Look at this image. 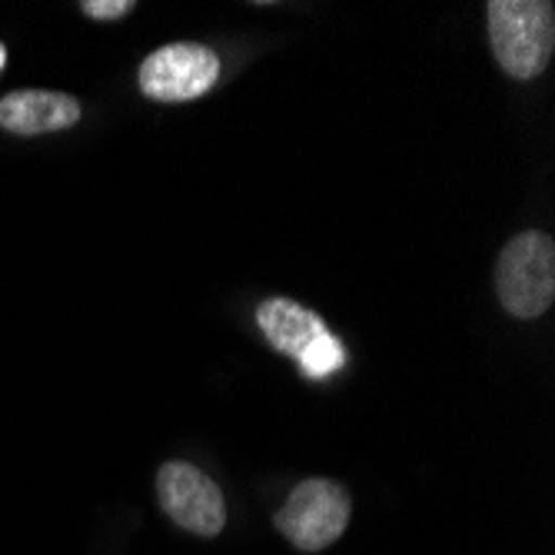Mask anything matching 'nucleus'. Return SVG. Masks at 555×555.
Returning a JSON list of instances; mask_svg holds the SVG:
<instances>
[{
  "label": "nucleus",
  "mask_w": 555,
  "mask_h": 555,
  "mask_svg": "<svg viewBox=\"0 0 555 555\" xmlns=\"http://www.w3.org/2000/svg\"><path fill=\"white\" fill-rule=\"evenodd\" d=\"M164 513L193 535H220L227 526V502L217 482L190 463H164L157 473Z\"/></svg>",
  "instance_id": "5"
},
{
  "label": "nucleus",
  "mask_w": 555,
  "mask_h": 555,
  "mask_svg": "<svg viewBox=\"0 0 555 555\" xmlns=\"http://www.w3.org/2000/svg\"><path fill=\"white\" fill-rule=\"evenodd\" d=\"M4 64H8V50H4V43H0V70H4Z\"/></svg>",
  "instance_id": "10"
},
{
  "label": "nucleus",
  "mask_w": 555,
  "mask_h": 555,
  "mask_svg": "<svg viewBox=\"0 0 555 555\" xmlns=\"http://www.w3.org/2000/svg\"><path fill=\"white\" fill-rule=\"evenodd\" d=\"M80 114V100L61 90H14L0 100V127L21 137L67 130Z\"/></svg>",
  "instance_id": "6"
},
{
  "label": "nucleus",
  "mask_w": 555,
  "mask_h": 555,
  "mask_svg": "<svg viewBox=\"0 0 555 555\" xmlns=\"http://www.w3.org/2000/svg\"><path fill=\"white\" fill-rule=\"evenodd\" d=\"M257 323L267 336V343L280 352H286V357H299L302 349H307L313 339L326 336L330 326L323 323L320 313L307 310L302 302L296 299H283V296H273L267 302H260L257 310Z\"/></svg>",
  "instance_id": "7"
},
{
  "label": "nucleus",
  "mask_w": 555,
  "mask_h": 555,
  "mask_svg": "<svg viewBox=\"0 0 555 555\" xmlns=\"http://www.w3.org/2000/svg\"><path fill=\"white\" fill-rule=\"evenodd\" d=\"M352 516L349 492L333 479H307L299 482L283 509L273 516V526L302 552H320L333 545Z\"/></svg>",
  "instance_id": "3"
},
{
  "label": "nucleus",
  "mask_w": 555,
  "mask_h": 555,
  "mask_svg": "<svg viewBox=\"0 0 555 555\" xmlns=\"http://www.w3.org/2000/svg\"><path fill=\"white\" fill-rule=\"evenodd\" d=\"M220 80V57L204 43H167L154 50L137 74L140 90L160 104H186L204 96Z\"/></svg>",
  "instance_id": "4"
},
{
  "label": "nucleus",
  "mask_w": 555,
  "mask_h": 555,
  "mask_svg": "<svg viewBox=\"0 0 555 555\" xmlns=\"http://www.w3.org/2000/svg\"><path fill=\"white\" fill-rule=\"evenodd\" d=\"M296 363H299V370L307 379H326V376H333V373H339L346 366V349L333 333H326V336L313 339L307 349H302L296 357Z\"/></svg>",
  "instance_id": "8"
},
{
  "label": "nucleus",
  "mask_w": 555,
  "mask_h": 555,
  "mask_svg": "<svg viewBox=\"0 0 555 555\" xmlns=\"http://www.w3.org/2000/svg\"><path fill=\"white\" fill-rule=\"evenodd\" d=\"M80 11L93 21H117L133 11V0H83Z\"/></svg>",
  "instance_id": "9"
},
{
  "label": "nucleus",
  "mask_w": 555,
  "mask_h": 555,
  "mask_svg": "<svg viewBox=\"0 0 555 555\" xmlns=\"http://www.w3.org/2000/svg\"><path fill=\"white\" fill-rule=\"evenodd\" d=\"M499 302L516 320L542 317L555 299V243L548 233L526 230L506 243L495 267Z\"/></svg>",
  "instance_id": "2"
},
{
  "label": "nucleus",
  "mask_w": 555,
  "mask_h": 555,
  "mask_svg": "<svg viewBox=\"0 0 555 555\" xmlns=\"http://www.w3.org/2000/svg\"><path fill=\"white\" fill-rule=\"evenodd\" d=\"M486 11L499 67L513 80H535L555 47V8L548 0H489Z\"/></svg>",
  "instance_id": "1"
}]
</instances>
